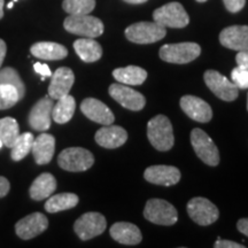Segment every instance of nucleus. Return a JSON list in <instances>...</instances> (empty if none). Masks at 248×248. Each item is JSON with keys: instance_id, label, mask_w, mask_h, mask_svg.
Returning a JSON list of instances; mask_svg holds the SVG:
<instances>
[{"instance_id": "79ce46f5", "label": "nucleus", "mask_w": 248, "mask_h": 248, "mask_svg": "<svg viewBox=\"0 0 248 248\" xmlns=\"http://www.w3.org/2000/svg\"><path fill=\"white\" fill-rule=\"evenodd\" d=\"M123 1L128 2V4H133V5H138V4H144L146 2L147 0H123Z\"/></svg>"}, {"instance_id": "dca6fc26", "label": "nucleus", "mask_w": 248, "mask_h": 248, "mask_svg": "<svg viewBox=\"0 0 248 248\" xmlns=\"http://www.w3.org/2000/svg\"><path fill=\"white\" fill-rule=\"evenodd\" d=\"M80 110L89 120L93 122L109 125L115 121L113 111L104 102L94 98H86L80 104Z\"/></svg>"}, {"instance_id": "e433bc0d", "label": "nucleus", "mask_w": 248, "mask_h": 248, "mask_svg": "<svg viewBox=\"0 0 248 248\" xmlns=\"http://www.w3.org/2000/svg\"><path fill=\"white\" fill-rule=\"evenodd\" d=\"M235 62L239 67L248 69V49L238 52V54L235 55Z\"/></svg>"}, {"instance_id": "72a5a7b5", "label": "nucleus", "mask_w": 248, "mask_h": 248, "mask_svg": "<svg viewBox=\"0 0 248 248\" xmlns=\"http://www.w3.org/2000/svg\"><path fill=\"white\" fill-rule=\"evenodd\" d=\"M232 83L238 89H248V69L243 67H235L231 73Z\"/></svg>"}, {"instance_id": "49530a36", "label": "nucleus", "mask_w": 248, "mask_h": 248, "mask_svg": "<svg viewBox=\"0 0 248 248\" xmlns=\"http://www.w3.org/2000/svg\"><path fill=\"white\" fill-rule=\"evenodd\" d=\"M2 145H4V144H2V141H1V139H0V148H1V146H2Z\"/></svg>"}, {"instance_id": "f8f14e48", "label": "nucleus", "mask_w": 248, "mask_h": 248, "mask_svg": "<svg viewBox=\"0 0 248 248\" xmlns=\"http://www.w3.org/2000/svg\"><path fill=\"white\" fill-rule=\"evenodd\" d=\"M108 92L114 100L119 102L121 106L126 109L133 111L141 110L146 104V99L141 93L129 88L125 84H121V83L111 84Z\"/></svg>"}, {"instance_id": "bb28decb", "label": "nucleus", "mask_w": 248, "mask_h": 248, "mask_svg": "<svg viewBox=\"0 0 248 248\" xmlns=\"http://www.w3.org/2000/svg\"><path fill=\"white\" fill-rule=\"evenodd\" d=\"M76 109V101L74 97L67 94L64 97L58 99V102L52 109V119L59 124H64L69 122L74 116Z\"/></svg>"}, {"instance_id": "a19ab883", "label": "nucleus", "mask_w": 248, "mask_h": 248, "mask_svg": "<svg viewBox=\"0 0 248 248\" xmlns=\"http://www.w3.org/2000/svg\"><path fill=\"white\" fill-rule=\"evenodd\" d=\"M6 52H7V46L2 39H0V68L2 66V62L6 57Z\"/></svg>"}, {"instance_id": "6e6552de", "label": "nucleus", "mask_w": 248, "mask_h": 248, "mask_svg": "<svg viewBox=\"0 0 248 248\" xmlns=\"http://www.w3.org/2000/svg\"><path fill=\"white\" fill-rule=\"evenodd\" d=\"M191 144L195 154L210 167H216L219 163V153L215 142L203 130L193 129L191 132Z\"/></svg>"}, {"instance_id": "f257e3e1", "label": "nucleus", "mask_w": 248, "mask_h": 248, "mask_svg": "<svg viewBox=\"0 0 248 248\" xmlns=\"http://www.w3.org/2000/svg\"><path fill=\"white\" fill-rule=\"evenodd\" d=\"M147 138L155 150L167 152L175 142L172 124L164 115H156L147 123Z\"/></svg>"}, {"instance_id": "9d476101", "label": "nucleus", "mask_w": 248, "mask_h": 248, "mask_svg": "<svg viewBox=\"0 0 248 248\" xmlns=\"http://www.w3.org/2000/svg\"><path fill=\"white\" fill-rule=\"evenodd\" d=\"M107 221L100 213H86L82 215L74 224V230L79 239L90 240L98 237L106 230Z\"/></svg>"}, {"instance_id": "c03bdc74", "label": "nucleus", "mask_w": 248, "mask_h": 248, "mask_svg": "<svg viewBox=\"0 0 248 248\" xmlns=\"http://www.w3.org/2000/svg\"><path fill=\"white\" fill-rule=\"evenodd\" d=\"M13 6H14V2L11 1V2H9V4L7 5V8H8V9H12V8H13Z\"/></svg>"}, {"instance_id": "aec40b11", "label": "nucleus", "mask_w": 248, "mask_h": 248, "mask_svg": "<svg viewBox=\"0 0 248 248\" xmlns=\"http://www.w3.org/2000/svg\"><path fill=\"white\" fill-rule=\"evenodd\" d=\"M95 141L101 147L117 148L125 144L128 140V132L124 130L122 126L117 125H105L100 128L95 133Z\"/></svg>"}, {"instance_id": "c756f323", "label": "nucleus", "mask_w": 248, "mask_h": 248, "mask_svg": "<svg viewBox=\"0 0 248 248\" xmlns=\"http://www.w3.org/2000/svg\"><path fill=\"white\" fill-rule=\"evenodd\" d=\"M33 140H35V137H33L32 133L30 132L22 133V135L18 136L16 141H15L13 146H12V159L14 161H21L24 159V157L31 152Z\"/></svg>"}, {"instance_id": "39448f33", "label": "nucleus", "mask_w": 248, "mask_h": 248, "mask_svg": "<svg viewBox=\"0 0 248 248\" xmlns=\"http://www.w3.org/2000/svg\"><path fill=\"white\" fill-rule=\"evenodd\" d=\"M144 216L147 221L157 225H173L178 221V214L175 207L162 199H151L146 202Z\"/></svg>"}, {"instance_id": "0eeeda50", "label": "nucleus", "mask_w": 248, "mask_h": 248, "mask_svg": "<svg viewBox=\"0 0 248 248\" xmlns=\"http://www.w3.org/2000/svg\"><path fill=\"white\" fill-rule=\"evenodd\" d=\"M201 47L195 43L167 44L160 48V58L169 63L184 64L199 57Z\"/></svg>"}, {"instance_id": "7ed1b4c3", "label": "nucleus", "mask_w": 248, "mask_h": 248, "mask_svg": "<svg viewBox=\"0 0 248 248\" xmlns=\"http://www.w3.org/2000/svg\"><path fill=\"white\" fill-rule=\"evenodd\" d=\"M58 163L62 169L67 171H85L93 166L94 156L91 152L85 148L69 147L59 154Z\"/></svg>"}, {"instance_id": "2eb2a0df", "label": "nucleus", "mask_w": 248, "mask_h": 248, "mask_svg": "<svg viewBox=\"0 0 248 248\" xmlns=\"http://www.w3.org/2000/svg\"><path fill=\"white\" fill-rule=\"evenodd\" d=\"M181 108L190 119L200 123H207L212 120V107L202 99L194 95H184L181 99Z\"/></svg>"}, {"instance_id": "ddd939ff", "label": "nucleus", "mask_w": 248, "mask_h": 248, "mask_svg": "<svg viewBox=\"0 0 248 248\" xmlns=\"http://www.w3.org/2000/svg\"><path fill=\"white\" fill-rule=\"evenodd\" d=\"M48 228V219L44 214L32 213L15 224V232L21 239L30 240Z\"/></svg>"}, {"instance_id": "9b49d317", "label": "nucleus", "mask_w": 248, "mask_h": 248, "mask_svg": "<svg viewBox=\"0 0 248 248\" xmlns=\"http://www.w3.org/2000/svg\"><path fill=\"white\" fill-rule=\"evenodd\" d=\"M204 83L216 97L224 101H233L238 97V89L230 79L216 70H207L203 75Z\"/></svg>"}, {"instance_id": "f3484780", "label": "nucleus", "mask_w": 248, "mask_h": 248, "mask_svg": "<svg viewBox=\"0 0 248 248\" xmlns=\"http://www.w3.org/2000/svg\"><path fill=\"white\" fill-rule=\"evenodd\" d=\"M51 77L52 79L48 86L49 97L58 100V99L69 94V91L73 88L74 82H75V75H74L73 70L70 68H58Z\"/></svg>"}, {"instance_id": "393cba45", "label": "nucleus", "mask_w": 248, "mask_h": 248, "mask_svg": "<svg viewBox=\"0 0 248 248\" xmlns=\"http://www.w3.org/2000/svg\"><path fill=\"white\" fill-rule=\"evenodd\" d=\"M74 48L80 60L84 62H95L102 57V48L98 42L93 38H84L77 39L74 43Z\"/></svg>"}, {"instance_id": "1a4fd4ad", "label": "nucleus", "mask_w": 248, "mask_h": 248, "mask_svg": "<svg viewBox=\"0 0 248 248\" xmlns=\"http://www.w3.org/2000/svg\"><path fill=\"white\" fill-rule=\"evenodd\" d=\"M187 213L191 219L197 224L207 226L218 219L219 212L212 201L206 198L197 197L188 201Z\"/></svg>"}, {"instance_id": "cd10ccee", "label": "nucleus", "mask_w": 248, "mask_h": 248, "mask_svg": "<svg viewBox=\"0 0 248 248\" xmlns=\"http://www.w3.org/2000/svg\"><path fill=\"white\" fill-rule=\"evenodd\" d=\"M78 201V197L74 193H59L48 197V200L45 203V209L51 214L59 213L74 208L77 206Z\"/></svg>"}, {"instance_id": "de8ad7c7", "label": "nucleus", "mask_w": 248, "mask_h": 248, "mask_svg": "<svg viewBox=\"0 0 248 248\" xmlns=\"http://www.w3.org/2000/svg\"><path fill=\"white\" fill-rule=\"evenodd\" d=\"M247 110H248V94H247Z\"/></svg>"}, {"instance_id": "f03ea898", "label": "nucleus", "mask_w": 248, "mask_h": 248, "mask_svg": "<svg viewBox=\"0 0 248 248\" xmlns=\"http://www.w3.org/2000/svg\"><path fill=\"white\" fill-rule=\"evenodd\" d=\"M68 32L88 38H97L104 33V23L98 17L89 14L69 15L63 22Z\"/></svg>"}, {"instance_id": "5701e85b", "label": "nucleus", "mask_w": 248, "mask_h": 248, "mask_svg": "<svg viewBox=\"0 0 248 248\" xmlns=\"http://www.w3.org/2000/svg\"><path fill=\"white\" fill-rule=\"evenodd\" d=\"M31 54L42 60H62L68 55V49L63 45L52 42H39L31 46Z\"/></svg>"}, {"instance_id": "a211bd4d", "label": "nucleus", "mask_w": 248, "mask_h": 248, "mask_svg": "<svg viewBox=\"0 0 248 248\" xmlns=\"http://www.w3.org/2000/svg\"><path fill=\"white\" fill-rule=\"evenodd\" d=\"M144 178L155 185L172 186L181 181V171L172 166H152L145 170Z\"/></svg>"}, {"instance_id": "a878e982", "label": "nucleus", "mask_w": 248, "mask_h": 248, "mask_svg": "<svg viewBox=\"0 0 248 248\" xmlns=\"http://www.w3.org/2000/svg\"><path fill=\"white\" fill-rule=\"evenodd\" d=\"M113 76L117 82L125 85H141L147 78V71L137 66L116 68Z\"/></svg>"}, {"instance_id": "c9c22d12", "label": "nucleus", "mask_w": 248, "mask_h": 248, "mask_svg": "<svg viewBox=\"0 0 248 248\" xmlns=\"http://www.w3.org/2000/svg\"><path fill=\"white\" fill-rule=\"evenodd\" d=\"M215 248H245L244 245L234 243L231 240H224V239H218L214 244Z\"/></svg>"}, {"instance_id": "f704fd0d", "label": "nucleus", "mask_w": 248, "mask_h": 248, "mask_svg": "<svg viewBox=\"0 0 248 248\" xmlns=\"http://www.w3.org/2000/svg\"><path fill=\"white\" fill-rule=\"evenodd\" d=\"M226 9L231 13H238L244 8L246 0H223Z\"/></svg>"}, {"instance_id": "c85d7f7f", "label": "nucleus", "mask_w": 248, "mask_h": 248, "mask_svg": "<svg viewBox=\"0 0 248 248\" xmlns=\"http://www.w3.org/2000/svg\"><path fill=\"white\" fill-rule=\"evenodd\" d=\"M20 136V126L16 120L12 117L0 119V139L6 147L12 148Z\"/></svg>"}, {"instance_id": "58836bf2", "label": "nucleus", "mask_w": 248, "mask_h": 248, "mask_svg": "<svg viewBox=\"0 0 248 248\" xmlns=\"http://www.w3.org/2000/svg\"><path fill=\"white\" fill-rule=\"evenodd\" d=\"M11 188V184H9L8 179L0 176V198H4L5 195H7Z\"/></svg>"}, {"instance_id": "4c0bfd02", "label": "nucleus", "mask_w": 248, "mask_h": 248, "mask_svg": "<svg viewBox=\"0 0 248 248\" xmlns=\"http://www.w3.org/2000/svg\"><path fill=\"white\" fill-rule=\"evenodd\" d=\"M33 68H35L36 73H38L42 75V77H51L52 76V71L49 69V67L45 63H39V62H36L33 64Z\"/></svg>"}, {"instance_id": "4468645a", "label": "nucleus", "mask_w": 248, "mask_h": 248, "mask_svg": "<svg viewBox=\"0 0 248 248\" xmlns=\"http://www.w3.org/2000/svg\"><path fill=\"white\" fill-rule=\"evenodd\" d=\"M53 99L49 95L40 99L32 107L29 114V124L36 131H46L51 128Z\"/></svg>"}, {"instance_id": "2f4dec72", "label": "nucleus", "mask_w": 248, "mask_h": 248, "mask_svg": "<svg viewBox=\"0 0 248 248\" xmlns=\"http://www.w3.org/2000/svg\"><path fill=\"white\" fill-rule=\"evenodd\" d=\"M95 7V0H64L62 8L70 15L90 14Z\"/></svg>"}, {"instance_id": "37998d69", "label": "nucleus", "mask_w": 248, "mask_h": 248, "mask_svg": "<svg viewBox=\"0 0 248 248\" xmlns=\"http://www.w3.org/2000/svg\"><path fill=\"white\" fill-rule=\"evenodd\" d=\"M4 0H0V18H2V16H4Z\"/></svg>"}, {"instance_id": "6ab92c4d", "label": "nucleus", "mask_w": 248, "mask_h": 248, "mask_svg": "<svg viewBox=\"0 0 248 248\" xmlns=\"http://www.w3.org/2000/svg\"><path fill=\"white\" fill-rule=\"evenodd\" d=\"M219 43L233 51L248 49V26H231L219 33Z\"/></svg>"}, {"instance_id": "423d86ee", "label": "nucleus", "mask_w": 248, "mask_h": 248, "mask_svg": "<svg viewBox=\"0 0 248 248\" xmlns=\"http://www.w3.org/2000/svg\"><path fill=\"white\" fill-rule=\"evenodd\" d=\"M154 22L164 28H185L190 22V17L179 2H169L162 7L155 9L153 13Z\"/></svg>"}, {"instance_id": "473e14b6", "label": "nucleus", "mask_w": 248, "mask_h": 248, "mask_svg": "<svg viewBox=\"0 0 248 248\" xmlns=\"http://www.w3.org/2000/svg\"><path fill=\"white\" fill-rule=\"evenodd\" d=\"M18 101L20 99L16 89L7 84H0V110L12 108Z\"/></svg>"}, {"instance_id": "09e8293b", "label": "nucleus", "mask_w": 248, "mask_h": 248, "mask_svg": "<svg viewBox=\"0 0 248 248\" xmlns=\"http://www.w3.org/2000/svg\"><path fill=\"white\" fill-rule=\"evenodd\" d=\"M15 1H17V0H13V2H15Z\"/></svg>"}, {"instance_id": "ea45409f", "label": "nucleus", "mask_w": 248, "mask_h": 248, "mask_svg": "<svg viewBox=\"0 0 248 248\" xmlns=\"http://www.w3.org/2000/svg\"><path fill=\"white\" fill-rule=\"evenodd\" d=\"M237 228L241 233L248 237V218H241L237 223Z\"/></svg>"}, {"instance_id": "4be33fe9", "label": "nucleus", "mask_w": 248, "mask_h": 248, "mask_svg": "<svg viewBox=\"0 0 248 248\" xmlns=\"http://www.w3.org/2000/svg\"><path fill=\"white\" fill-rule=\"evenodd\" d=\"M55 151V138L48 133H42L33 140L31 153L33 154L37 164L51 162Z\"/></svg>"}, {"instance_id": "412c9836", "label": "nucleus", "mask_w": 248, "mask_h": 248, "mask_svg": "<svg viewBox=\"0 0 248 248\" xmlns=\"http://www.w3.org/2000/svg\"><path fill=\"white\" fill-rule=\"evenodd\" d=\"M110 237L123 245H138L142 240L141 232L137 225L128 222H117L111 225Z\"/></svg>"}, {"instance_id": "a18cd8bd", "label": "nucleus", "mask_w": 248, "mask_h": 248, "mask_svg": "<svg viewBox=\"0 0 248 248\" xmlns=\"http://www.w3.org/2000/svg\"><path fill=\"white\" fill-rule=\"evenodd\" d=\"M198 2H204V1H207V0H197Z\"/></svg>"}, {"instance_id": "20e7f679", "label": "nucleus", "mask_w": 248, "mask_h": 248, "mask_svg": "<svg viewBox=\"0 0 248 248\" xmlns=\"http://www.w3.org/2000/svg\"><path fill=\"white\" fill-rule=\"evenodd\" d=\"M167 35L166 28L156 22L133 23L125 29V37L136 44H152Z\"/></svg>"}, {"instance_id": "b1692460", "label": "nucleus", "mask_w": 248, "mask_h": 248, "mask_svg": "<svg viewBox=\"0 0 248 248\" xmlns=\"http://www.w3.org/2000/svg\"><path fill=\"white\" fill-rule=\"evenodd\" d=\"M57 190V179L52 173L44 172L39 175L30 186V197L33 200L40 201L51 197Z\"/></svg>"}, {"instance_id": "7c9ffc66", "label": "nucleus", "mask_w": 248, "mask_h": 248, "mask_svg": "<svg viewBox=\"0 0 248 248\" xmlns=\"http://www.w3.org/2000/svg\"><path fill=\"white\" fill-rule=\"evenodd\" d=\"M0 84H7L16 89L20 100H22L26 94V85H24L23 80L21 79L17 71L12 67L2 68L0 70Z\"/></svg>"}]
</instances>
